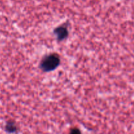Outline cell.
Returning a JSON list of instances; mask_svg holds the SVG:
<instances>
[{
    "instance_id": "6da1fadb",
    "label": "cell",
    "mask_w": 134,
    "mask_h": 134,
    "mask_svg": "<svg viewBox=\"0 0 134 134\" xmlns=\"http://www.w3.org/2000/svg\"><path fill=\"white\" fill-rule=\"evenodd\" d=\"M60 64V58L57 54H50L44 56L40 63V68L44 72L56 69Z\"/></svg>"
},
{
    "instance_id": "7a4b0ae2",
    "label": "cell",
    "mask_w": 134,
    "mask_h": 134,
    "mask_svg": "<svg viewBox=\"0 0 134 134\" xmlns=\"http://www.w3.org/2000/svg\"><path fill=\"white\" fill-rule=\"evenodd\" d=\"M55 35L56 37V39L58 41L64 40L66 39L68 36V27L65 25H62V26H59L58 27H56L54 30Z\"/></svg>"
},
{
    "instance_id": "3957f363",
    "label": "cell",
    "mask_w": 134,
    "mask_h": 134,
    "mask_svg": "<svg viewBox=\"0 0 134 134\" xmlns=\"http://www.w3.org/2000/svg\"><path fill=\"white\" fill-rule=\"evenodd\" d=\"M17 128L15 124L13 122H8L5 126V130L9 133H13L16 132Z\"/></svg>"
},
{
    "instance_id": "277c9868",
    "label": "cell",
    "mask_w": 134,
    "mask_h": 134,
    "mask_svg": "<svg viewBox=\"0 0 134 134\" xmlns=\"http://www.w3.org/2000/svg\"><path fill=\"white\" fill-rule=\"evenodd\" d=\"M77 132H80V131L78 129L75 130H72L71 131V133H77Z\"/></svg>"
}]
</instances>
